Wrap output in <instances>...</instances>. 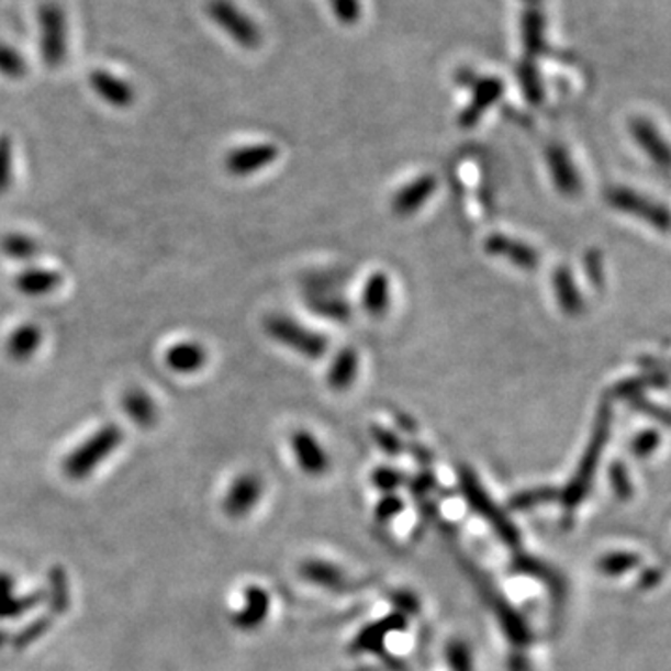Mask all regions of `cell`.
<instances>
[{
    "label": "cell",
    "mask_w": 671,
    "mask_h": 671,
    "mask_svg": "<svg viewBox=\"0 0 671 671\" xmlns=\"http://www.w3.org/2000/svg\"><path fill=\"white\" fill-rule=\"evenodd\" d=\"M612 418H614V414H612L608 403L599 406L592 440L588 444L584 456L580 459L579 469L574 472L573 480L561 493V502L566 505V510H574L580 502H584L585 496L590 493L593 478H595V472L599 469V462L603 459L604 448L608 444Z\"/></svg>",
    "instance_id": "6da1fadb"
},
{
    "label": "cell",
    "mask_w": 671,
    "mask_h": 671,
    "mask_svg": "<svg viewBox=\"0 0 671 671\" xmlns=\"http://www.w3.org/2000/svg\"><path fill=\"white\" fill-rule=\"evenodd\" d=\"M124 443V433L114 424L103 425L98 432L80 443L66 461H64V474L69 480L82 481L92 476L96 470L120 448Z\"/></svg>",
    "instance_id": "7a4b0ae2"
},
{
    "label": "cell",
    "mask_w": 671,
    "mask_h": 671,
    "mask_svg": "<svg viewBox=\"0 0 671 671\" xmlns=\"http://www.w3.org/2000/svg\"><path fill=\"white\" fill-rule=\"evenodd\" d=\"M457 478H459L462 496L469 502L472 512L478 513L487 524H491L505 545L517 547L518 541H521L517 528L513 526L510 517L500 510L496 502L487 494L485 489L478 480V476L469 467H459Z\"/></svg>",
    "instance_id": "3957f363"
},
{
    "label": "cell",
    "mask_w": 671,
    "mask_h": 671,
    "mask_svg": "<svg viewBox=\"0 0 671 671\" xmlns=\"http://www.w3.org/2000/svg\"><path fill=\"white\" fill-rule=\"evenodd\" d=\"M40 56L47 68L63 66L68 56V19L64 8L55 0H44L37 7Z\"/></svg>",
    "instance_id": "277c9868"
},
{
    "label": "cell",
    "mask_w": 671,
    "mask_h": 671,
    "mask_svg": "<svg viewBox=\"0 0 671 671\" xmlns=\"http://www.w3.org/2000/svg\"><path fill=\"white\" fill-rule=\"evenodd\" d=\"M264 327L275 342L288 347L291 351L299 353L302 357L317 360L327 353L328 339L323 334L310 331L288 315H271L267 317Z\"/></svg>",
    "instance_id": "5b68a950"
},
{
    "label": "cell",
    "mask_w": 671,
    "mask_h": 671,
    "mask_svg": "<svg viewBox=\"0 0 671 671\" xmlns=\"http://www.w3.org/2000/svg\"><path fill=\"white\" fill-rule=\"evenodd\" d=\"M208 15L239 47L248 51L258 49L261 44V32L258 25L230 0H210Z\"/></svg>",
    "instance_id": "8992f818"
},
{
    "label": "cell",
    "mask_w": 671,
    "mask_h": 671,
    "mask_svg": "<svg viewBox=\"0 0 671 671\" xmlns=\"http://www.w3.org/2000/svg\"><path fill=\"white\" fill-rule=\"evenodd\" d=\"M606 202L614 210L646 221L649 226L660 232H668L670 228V213L664 203L655 202L651 198L644 197L628 187H610L606 191Z\"/></svg>",
    "instance_id": "52a82bcc"
},
{
    "label": "cell",
    "mask_w": 671,
    "mask_h": 671,
    "mask_svg": "<svg viewBox=\"0 0 671 671\" xmlns=\"http://www.w3.org/2000/svg\"><path fill=\"white\" fill-rule=\"evenodd\" d=\"M277 146L275 144H248V146H241V148H234L226 155V170L232 176L237 178H245V176H253L264 170V168L271 167L272 163L278 159Z\"/></svg>",
    "instance_id": "ba28073f"
},
{
    "label": "cell",
    "mask_w": 671,
    "mask_h": 671,
    "mask_svg": "<svg viewBox=\"0 0 671 671\" xmlns=\"http://www.w3.org/2000/svg\"><path fill=\"white\" fill-rule=\"evenodd\" d=\"M483 248L489 256L494 258L507 259L512 266L523 269V271H534L539 266V253L536 248L524 243V241L513 239L504 234H493L487 237Z\"/></svg>",
    "instance_id": "9c48e42d"
},
{
    "label": "cell",
    "mask_w": 671,
    "mask_h": 671,
    "mask_svg": "<svg viewBox=\"0 0 671 671\" xmlns=\"http://www.w3.org/2000/svg\"><path fill=\"white\" fill-rule=\"evenodd\" d=\"M504 80L499 79V77L478 79V82L472 87V98H470L469 105L465 107L459 114V125L462 130H470V127L478 125L481 116L504 96Z\"/></svg>",
    "instance_id": "30bf717a"
},
{
    "label": "cell",
    "mask_w": 671,
    "mask_h": 671,
    "mask_svg": "<svg viewBox=\"0 0 671 671\" xmlns=\"http://www.w3.org/2000/svg\"><path fill=\"white\" fill-rule=\"evenodd\" d=\"M545 157H547L548 172H550L552 183L561 197H577L582 189V179H580L579 170L574 167L569 152L560 144H550L545 152Z\"/></svg>",
    "instance_id": "8fae6325"
},
{
    "label": "cell",
    "mask_w": 671,
    "mask_h": 671,
    "mask_svg": "<svg viewBox=\"0 0 671 671\" xmlns=\"http://www.w3.org/2000/svg\"><path fill=\"white\" fill-rule=\"evenodd\" d=\"M264 496V481L256 474H241L230 485L226 499H224V512L230 517H245L258 505Z\"/></svg>",
    "instance_id": "7c38bea8"
},
{
    "label": "cell",
    "mask_w": 671,
    "mask_h": 671,
    "mask_svg": "<svg viewBox=\"0 0 671 671\" xmlns=\"http://www.w3.org/2000/svg\"><path fill=\"white\" fill-rule=\"evenodd\" d=\"M88 80H90L93 93L99 99H103L107 105L114 107V109H130L133 105L136 98L135 90L122 77H116L107 69H93Z\"/></svg>",
    "instance_id": "4fadbf2b"
},
{
    "label": "cell",
    "mask_w": 671,
    "mask_h": 671,
    "mask_svg": "<svg viewBox=\"0 0 671 671\" xmlns=\"http://www.w3.org/2000/svg\"><path fill=\"white\" fill-rule=\"evenodd\" d=\"M435 191H437V178L424 174L395 192V197L392 198V210L398 216L414 215L424 208V203L435 194Z\"/></svg>",
    "instance_id": "5bb4252c"
},
{
    "label": "cell",
    "mask_w": 671,
    "mask_h": 671,
    "mask_svg": "<svg viewBox=\"0 0 671 671\" xmlns=\"http://www.w3.org/2000/svg\"><path fill=\"white\" fill-rule=\"evenodd\" d=\"M291 451L302 472L310 476L325 474L328 469L327 451L323 450L320 440L310 432L293 433L291 437Z\"/></svg>",
    "instance_id": "9a60e30c"
},
{
    "label": "cell",
    "mask_w": 671,
    "mask_h": 671,
    "mask_svg": "<svg viewBox=\"0 0 671 671\" xmlns=\"http://www.w3.org/2000/svg\"><path fill=\"white\" fill-rule=\"evenodd\" d=\"M165 362L174 373L192 376L208 364V351L200 342L186 339V342H178L172 347H168L165 353Z\"/></svg>",
    "instance_id": "2e32d148"
},
{
    "label": "cell",
    "mask_w": 671,
    "mask_h": 671,
    "mask_svg": "<svg viewBox=\"0 0 671 671\" xmlns=\"http://www.w3.org/2000/svg\"><path fill=\"white\" fill-rule=\"evenodd\" d=\"M630 133L636 144L646 152L647 157L653 160L657 167L664 168V170L670 167V148L659 130L649 120L636 118L635 122L630 124Z\"/></svg>",
    "instance_id": "e0dca14e"
},
{
    "label": "cell",
    "mask_w": 671,
    "mask_h": 671,
    "mask_svg": "<svg viewBox=\"0 0 671 671\" xmlns=\"http://www.w3.org/2000/svg\"><path fill=\"white\" fill-rule=\"evenodd\" d=\"M271 610V597L264 588L253 585L245 592V603L235 612L234 625L241 630H254L266 622Z\"/></svg>",
    "instance_id": "ac0fdd59"
},
{
    "label": "cell",
    "mask_w": 671,
    "mask_h": 671,
    "mask_svg": "<svg viewBox=\"0 0 671 671\" xmlns=\"http://www.w3.org/2000/svg\"><path fill=\"white\" fill-rule=\"evenodd\" d=\"M44 331L36 323H23L13 328L7 339V355L13 362H29L42 347Z\"/></svg>",
    "instance_id": "d6986e66"
},
{
    "label": "cell",
    "mask_w": 671,
    "mask_h": 671,
    "mask_svg": "<svg viewBox=\"0 0 671 671\" xmlns=\"http://www.w3.org/2000/svg\"><path fill=\"white\" fill-rule=\"evenodd\" d=\"M552 288H555L556 301L561 312L571 317L584 312V297L580 293L579 283L574 275L567 266H560L552 275Z\"/></svg>",
    "instance_id": "ffe728a7"
},
{
    "label": "cell",
    "mask_w": 671,
    "mask_h": 671,
    "mask_svg": "<svg viewBox=\"0 0 671 671\" xmlns=\"http://www.w3.org/2000/svg\"><path fill=\"white\" fill-rule=\"evenodd\" d=\"M63 283V277L56 271L44 269V267H26L25 271L15 277V288L25 297L49 295L58 290Z\"/></svg>",
    "instance_id": "44dd1931"
},
{
    "label": "cell",
    "mask_w": 671,
    "mask_h": 671,
    "mask_svg": "<svg viewBox=\"0 0 671 671\" xmlns=\"http://www.w3.org/2000/svg\"><path fill=\"white\" fill-rule=\"evenodd\" d=\"M668 373L666 370L647 371L644 376L627 377L623 381L617 382L610 390V395L614 400L633 401L640 398L646 389H668Z\"/></svg>",
    "instance_id": "7402d4cb"
},
{
    "label": "cell",
    "mask_w": 671,
    "mask_h": 671,
    "mask_svg": "<svg viewBox=\"0 0 671 671\" xmlns=\"http://www.w3.org/2000/svg\"><path fill=\"white\" fill-rule=\"evenodd\" d=\"M362 309L370 317H382L390 309V278L382 271L373 272L364 283Z\"/></svg>",
    "instance_id": "603a6c76"
},
{
    "label": "cell",
    "mask_w": 671,
    "mask_h": 671,
    "mask_svg": "<svg viewBox=\"0 0 671 671\" xmlns=\"http://www.w3.org/2000/svg\"><path fill=\"white\" fill-rule=\"evenodd\" d=\"M405 625L406 617L401 616V614H392V616L384 617L381 622L373 623V625H368V627L364 628L362 633L357 636L355 644H353V649L360 651V653L362 651H368V653L381 651L387 635L394 633V630H403Z\"/></svg>",
    "instance_id": "cb8c5ba5"
},
{
    "label": "cell",
    "mask_w": 671,
    "mask_h": 671,
    "mask_svg": "<svg viewBox=\"0 0 671 671\" xmlns=\"http://www.w3.org/2000/svg\"><path fill=\"white\" fill-rule=\"evenodd\" d=\"M302 579L309 580L310 584L320 585L328 592H342L347 584V577L338 566L331 561L309 560L301 566Z\"/></svg>",
    "instance_id": "d4e9b609"
},
{
    "label": "cell",
    "mask_w": 671,
    "mask_h": 671,
    "mask_svg": "<svg viewBox=\"0 0 671 671\" xmlns=\"http://www.w3.org/2000/svg\"><path fill=\"white\" fill-rule=\"evenodd\" d=\"M122 406L127 418L138 427H154L159 420V409L155 405L154 398L144 390L133 389L125 392Z\"/></svg>",
    "instance_id": "484cf974"
},
{
    "label": "cell",
    "mask_w": 671,
    "mask_h": 671,
    "mask_svg": "<svg viewBox=\"0 0 671 671\" xmlns=\"http://www.w3.org/2000/svg\"><path fill=\"white\" fill-rule=\"evenodd\" d=\"M358 355L353 347H344L336 353L327 373V384L334 392H344L351 389L353 382L357 379Z\"/></svg>",
    "instance_id": "4316f807"
},
{
    "label": "cell",
    "mask_w": 671,
    "mask_h": 671,
    "mask_svg": "<svg viewBox=\"0 0 671 671\" xmlns=\"http://www.w3.org/2000/svg\"><path fill=\"white\" fill-rule=\"evenodd\" d=\"M523 45L526 58L532 60L547 51L545 15L537 7H530L523 13Z\"/></svg>",
    "instance_id": "83f0119b"
},
{
    "label": "cell",
    "mask_w": 671,
    "mask_h": 671,
    "mask_svg": "<svg viewBox=\"0 0 671 671\" xmlns=\"http://www.w3.org/2000/svg\"><path fill=\"white\" fill-rule=\"evenodd\" d=\"M306 306H309L310 312H314L323 320L336 321V323H347L353 315L351 304L342 297L334 295V293L309 295Z\"/></svg>",
    "instance_id": "f1b7e54d"
},
{
    "label": "cell",
    "mask_w": 671,
    "mask_h": 671,
    "mask_svg": "<svg viewBox=\"0 0 671 671\" xmlns=\"http://www.w3.org/2000/svg\"><path fill=\"white\" fill-rule=\"evenodd\" d=\"M517 79L523 90V96L530 105L539 107L545 101V87H543L541 75L537 69L536 60L524 58L517 66Z\"/></svg>",
    "instance_id": "f546056e"
},
{
    "label": "cell",
    "mask_w": 671,
    "mask_h": 671,
    "mask_svg": "<svg viewBox=\"0 0 671 671\" xmlns=\"http://www.w3.org/2000/svg\"><path fill=\"white\" fill-rule=\"evenodd\" d=\"M36 599L19 597L15 584L8 574H0V617H15L32 608Z\"/></svg>",
    "instance_id": "4dcf8cb0"
},
{
    "label": "cell",
    "mask_w": 671,
    "mask_h": 671,
    "mask_svg": "<svg viewBox=\"0 0 671 671\" xmlns=\"http://www.w3.org/2000/svg\"><path fill=\"white\" fill-rule=\"evenodd\" d=\"M641 563V558L635 552H608L597 561L599 571L604 577H623V574L633 573Z\"/></svg>",
    "instance_id": "1f68e13d"
},
{
    "label": "cell",
    "mask_w": 671,
    "mask_h": 671,
    "mask_svg": "<svg viewBox=\"0 0 671 671\" xmlns=\"http://www.w3.org/2000/svg\"><path fill=\"white\" fill-rule=\"evenodd\" d=\"M2 253L7 254L8 258L15 261H31L36 258L40 253V245L36 239H32L31 235L25 234H8L0 243Z\"/></svg>",
    "instance_id": "d6a6232c"
},
{
    "label": "cell",
    "mask_w": 671,
    "mask_h": 671,
    "mask_svg": "<svg viewBox=\"0 0 671 671\" xmlns=\"http://www.w3.org/2000/svg\"><path fill=\"white\" fill-rule=\"evenodd\" d=\"M26 74H29V64L25 56L12 45L0 42V75L10 80H21L25 79Z\"/></svg>",
    "instance_id": "836d02e7"
},
{
    "label": "cell",
    "mask_w": 671,
    "mask_h": 671,
    "mask_svg": "<svg viewBox=\"0 0 671 671\" xmlns=\"http://www.w3.org/2000/svg\"><path fill=\"white\" fill-rule=\"evenodd\" d=\"M558 491H555L552 487H536V489H528V491H521V493L515 494L512 500H510V505H512L513 510H532V507H537V505L547 504L550 500H555L558 496Z\"/></svg>",
    "instance_id": "e575fe53"
},
{
    "label": "cell",
    "mask_w": 671,
    "mask_h": 671,
    "mask_svg": "<svg viewBox=\"0 0 671 671\" xmlns=\"http://www.w3.org/2000/svg\"><path fill=\"white\" fill-rule=\"evenodd\" d=\"M13 179V146L8 135L0 136V194L10 189Z\"/></svg>",
    "instance_id": "d590c367"
},
{
    "label": "cell",
    "mask_w": 671,
    "mask_h": 671,
    "mask_svg": "<svg viewBox=\"0 0 671 671\" xmlns=\"http://www.w3.org/2000/svg\"><path fill=\"white\" fill-rule=\"evenodd\" d=\"M446 660H448L451 671H474L472 651H470V647L465 641H451L448 649H446Z\"/></svg>",
    "instance_id": "8d00e7d4"
},
{
    "label": "cell",
    "mask_w": 671,
    "mask_h": 671,
    "mask_svg": "<svg viewBox=\"0 0 671 671\" xmlns=\"http://www.w3.org/2000/svg\"><path fill=\"white\" fill-rule=\"evenodd\" d=\"M371 483L382 493L394 494L405 483V474H401L400 470L392 467H381L371 474Z\"/></svg>",
    "instance_id": "74e56055"
},
{
    "label": "cell",
    "mask_w": 671,
    "mask_h": 671,
    "mask_svg": "<svg viewBox=\"0 0 671 671\" xmlns=\"http://www.w3.org/2000/svg\"><path fill=\"white\" fill-rule=\"evenodd\" d=\"M585 277L595 290H603L604 286V259L597 248L588 250L584 256Z\"/></svg>",
    "instance_id": "f35d334b"
},
{
    "label": "cell",
    "mask_w": 671,
    "mask_h": 671,
    "mask_svg": "<svg viewBox=\"0 0 671 671\" xmlns=\"http://www.w3.org/2000/svg\"><path fill=\"white\" fill-rule=\"evenodd\" d=\"M371 437L376 440L377 446L381 448L382 454H387V456H400L401 451H403L401 438L394 432L382 427V425H373L371 427Z\"/></svg>",
    "instance_id": "ab89813d"
},
{
    "label": "cell",
    "mask_w": 671,
    "mask_h": 671,
    "mask_svg": "<svg viewBox=\"0 0 671 671\" xmlns=\"http://www.w3.org/2000/svg\"><path fill=\"white\" fill-rule=\"evenodd\" d=\"M610 485L614 489V493L622 500H627L633 496V483L628 478V470L623 462L616 461L608 470Z\"/></svg>",
    "instance_id": "60d3db41"
},
{
    "label": "cell",
    "mask_w": 671,
    "mask_h": 671,
    "mask_svg": "<svg viewBox=\"0 0 671 671\" xmlns=\"http://www.w3.org/2000/svg\"><path fill=\"white\" fill-rule=\"evenodd\" d=\"M660 440H662V437L657 429H646V432H640L633 438L630 450L640 459L641 457L653 456L655 451L659 450Z\"/></svg>",
    "instance_id": "b9f144b4"
},
{
    "label": "cell",
    "mask_w": 671,
    "mask_h": 671,
    "mask_svg": "<svg viewBox=\"0 0 671 671\" xmlns=\"http://www.w3.org/2000/svg\"><path fill=\"white\" fill-rule=\"evenodd\" d=\"M334 15L344 25H355L362 15L360 0H331Z\"/></svg>",
    "instance_id": "7bdbcfd3"
},
{
    "label": "cell",
    "mask_w": 671,
    "mask_h": 671,
    "mask_svg": "<svg viewBox=\"0 0 671 671\" xmlns=\"http://www.w3.org/2000/svg\"><path fill=\"white\" fill-rule=\"evenodd\" d=\"M403 500L398 496V494H387L384 499L377 504L376 507V518L379 523H389L392 518L398 517L401 512H403Z\"/></svg>",
    "instance_id": "ee69618b"
},
{
    "label": "cell",
    "mask_w": 671,
    "mask_h": 671,
    "mask_svg": "<svg viewBox=\"0 0 671 671\" xmlns=\"http://www.w3.org/2000/svg\"><path fill=\"white\" fill-rule=\"evenodd\" d=\"M392 604L395 606V614H401L403 617L420 614V599L414 593H394L392 595Z\"/></svg>",
    "instance_id": "f6af8a7d"
},
{
    "label": "cell",
    "mask_w": 671,
    "mask_h": 671,
    "mask_svg": "<svg viewBox=\"0 0 671 671\" xmlns=\"http://www.w3.org/2000/svg\"><path fill=\"white\" fill-rule=\"evenodd\" d=\"M630 405H633V409H636L638 413L647 414V416H651L653 420H659L660 424H670V416H668V411H666L664 406L651 403V401L646 400V398H636V400L630 401Z\"/></svg>",
    "instance_id": "bcb514c9"
},
{
    "label": "cell",
    "mask_w": 671,
    "mask_h": 671,
    "mask_svg": "<svg viewBox=\"0 0 671 671\" xmlns=\"http://www.w3.org/2000/svg\"><path fill=\"white\" fill-rule=\"evenodd\" d=\"M435 485H437L435 476L432 472H422L411 481V491H413L414 496H422V494L429 493L432 489H435Z\"/></svg>",
    "instance_id": "7dc6e473"
},
{
    "label": "cell",
    "mask_w": 671,
    "mask_h": 671,
    "mask_svg": "<svg viewBox=\"0 0 671 671\" xmlns=\"http://www.w3.org/2000/svg\"><path fill=\"white\" fill-rule=\"evenodd\" d=\"M478 79H480V77L476 75L474 69H470V68L457 69L456 82L457 85H459V87L472 88L474 87L476 82H478Z\"/></svg>",
    "instance_id": "c3c4849f"
},
{
    "label": "cell",
    "mask_w": 671,
    "mask_h": 671,
    "mask_svg": "<svg viewBox=\"0 0 671 671\" xmlns=\"http://www.w3.org/2000/svg\"><path fill=\"white\" fill-rule=\"evenodd\" d=\"M411 454H413L422 465H429V461L433 459L432 451L427 450L425 446H420V444H413V446H411Z\"/></svg>",
    "instance_id": "681fc988"
},
{
    "label": "cell",
    "mask_w": 671,
    "mask_h": 671,
    "mask_svg": "<svg viewBox=\"0 0 671 671\" xmlns=\"http://www.w3.org/2000/svg\"><path fill=\"white\" fill-rule=\"evenodd\" d=\"M660 574L657 569H649L646 573L641 574V582H646L644 585L659 584Z\"/></svg>",
    "instance_id": "f907efd6"
},
{
    "label": "cell",
    "mask_w": 671,
    "mask_h": 671,
    "mask_svg": "<svg viewBox=\"0 0 671 671\" xmlns=\"http://www.w3.org/2000/svg\"><path fill=\"white\" fill-rule=\"evenodd\" d=\"M512 662H517V666H512V671H530L528 664H526V659L523 657H513Z\"/></svg>",
    "instance_id": "816d5d0a"
},
{
    "label": "cell",
    "mask_w": 671,
    "mask_h": 671,
    "mask_svg": "<svg viewBox=\"0 0 671 671\" xmlns=\"http://www.w3.org/2000/svg\"><path fill=\"white\" fill-rule=\"evenodd\" d=\"M526 2H528V4H530V7H537V4H539V2H541V0H526Z\"/></svg>",
    "instance_id": "f5cc1de1"
}]
</instances>
